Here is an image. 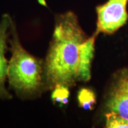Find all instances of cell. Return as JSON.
Here are the masks:
<instances>
[{
    "label": "cell",
    "mask_w": 128,
    "mask_h": 128,
    "mask_svg": "<svg viewBox=\"0 0 128 128\" xmlns=\"http://www.w3.org/2000/svg\"><path fill=\"white\" fill-rule=\"evenodd\" d=\"M108 112L128 119V69L121 70L115 77L106 102Z\"/></svg>",
    "instance_id": "cell-4"
},
{
    "label": "cell",
    "mask_w": 128,
    "mask_h": 128,
    "mask_svg": "<svg viewBox=\"0 0 128 128\" xmlns=\"http://www.w3.org/2000/svg\"><path fill=\"white\" fill-rule=\"evenodd\" d=\"M12 21V18L8 14H4L0 21V98L1 100H10L12 98L6 87L8 66V61L6 58V54L9 49L7 45Z\"/></svg>",
    "instance_id": "cell-5"
},
{
    "label": "cell",
    "mask_w": 128,
    "mask_h": 128,
    "mask_svg": "<svg viewBox=\"0 0 128 128\" xmlns=\"http://www.w3.org/2000/svg\"><path fill=\"white\" fill-rule=\"evenodd\" d=\"M78 101L80 107L85 110H92L96 103V95L92 90L83 88L78 92Z\"/></svg>",
    "instance_id": "cell-7"
},
{
    "label": "cell",
    "mask_w": 128,
    "mask_h": 128,
    "mask_svg": "<svg viewBox=\"0 0 128 128\" xmlns=\"http://www.w3.org/2000/svg\"><path fill=\"white\" fill-rule=\"evenodd\" d=\"M69 87L62 84H57L52 89L51 98L54 103H60L65 105L68 103L70 97Z\"/></svg>",
    "instance_id": "cell-8"
},
{
    "label": "cell",
    "mask_w": 128,
    "mask_h": 128,
    "mask_svg": "<svg viewBox=\"0 0 128 128\" xmlns=\"http://www.w3.org/2000/svg\"><path fill=\"white\" fill-rule=\"evenodd\" d=\"M106 127L108 128H128V119L120 115L108 112L106 114Z\"/></svg>",
    "instance_id": "cell-9"
},
{
    "label": "cell",
    "mask_w": 128,
    "mask_h": 128,
    "mask_svg": "<svg viewBox=\"0 0 128 128\" xmlns=\"http://www.w3.org/2000/svg\"><path fill=\"white\" fill-rule=\"evenodd\" d=\"M88 38L74 12L56 16L52 38L44 60L45 91L52 90L57 84L70 88L80 82L81 46Z\"/></svg>",
    "instance_id": "cell-1"
},
{
    "label": "cell",
    "mask_w": 128,
    "mask_h": 128,
    "mask_svg": "<svg viewBox=\"0 0 128 128\" xmlns=\"http://www.w3.org/2000/svg\"><path fill=\"white\" fill-rule=\"evenodd\" d=\"M8 42L12 52L7 72L10 87L23 100L40 97L45 92L44 60L32 55L22 45L14 21L11 26Z\"/></svg>",
    "instance_id": "cell-2"
},
{
    "label": "cell",
    "mask_w": 128,
    "mask_h": 128,
    "mask_svg": "<svg viewBox=\"0 0 128 128\" xmlns=\"http://www.w3.org/2000/svg\"><path fill=\"white\" fill-rule=\"evenodd\" d=\"M128 0H108L96 7L97 28L95 33L112 34L127 22Z\"/></svg>",
    "instance_id": "cell-3"
},
{
    "label": "cell",
    "mask_w": 128,
    "mask_h": 128,
    "mask_svg": "<svg viewBox=\"0 0 128 128\" xmlns=\"http://www.w3.org/2000/svg\"><path fill=\"white\" fill-rule=\"evenodd\" d=\"M97 34L95 33L83 43L81 49L79 79L80 81L87 82L91 78V66L95 51V40Z\"/></svg>",
    "instance_id": "cell-6"
}]
</instances>
